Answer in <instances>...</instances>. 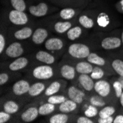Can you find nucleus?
<instances>
[{
	"mask_svg": "<svg viewBox=\"0 0 123 123\" xmlns=\"http://www.w3.org/2000/svg\"><path fill=\"white\" fill-rule=\"evenodd\" d=\"M85 8L74 7H66L61 8L58 12L49 16L52 18L60 19L63 21H73L77 18L80 13Z\"/></svg>",
	"mask_w": 123,
	"mask_h": 123,
	"instance_id": "obj_24",
	"label": "nucleus"
},
{
	"mask_svg": "<svg viewBox=\"0 0 123 123\" xmlns=\"http://www.w3.org/2000/svg\"><path fill=\"white\" fill-rule=\"evenodd\" d=\"M105 54L115 75L123 77V57L119 52H109Z\"/></svg>",
	"mask_w": 123,
	"mask_h": 123,
	"instance_id": "obj_26",
	"label": "nucleus"
},
{
	"mask_svg": "<svg viewBox=\"0 0 123 123\" xmlns=\"http://www.w3.org/2000/svg\"><path fill=\"white\" fill-rule=\"evenodd\" d=\"M118 103H119V105L120 106V108L122 109L121 111H123V92H122V95L120 96V97L118 99Z\"/></svg>",
	"mask_w": 123,
	"mask_h": 123,
	"instance_id": "obj_48",
	"label": "nucleus"
},
{
	"mask_svg": "<svg viewBox=\"0 0 123 123\" xmlns=\"http://www.w3.org/2000/svg\"><path fill=\"white\" fill-rule=\"evenodd\" d=\"M77 24L88 30H94L95 15L94 10L91 6L86 7L76 18Z\"/></svg>",
	"mask_w": 123,
	"mask_h": 123,
	"instance_id": "obj_19",
	"label": "nucleus"
},
{
	"mask_svg": "<svg viewBox=\"0 0 123 123\" xmlns=\"http://www.w3.org/2000/svg\"><path fill=\"white\" fill-rule=\"evenodd\" d=\"M32 55L34 59L35 63L38 64L56 65L59 62L60 59H61L46 49H37L36 51L32 52Z\"/></svg>",
	"mask_w": 123,
	"mask_h": 123,
	"instance_id": "obj_22",
	"label": "nucleus"
},
{
	"mask_svg": "<svg viewBox=\"0 0 123 123\" xmlns=\"http://www.w3.org/2000/svg\"><path fill=\"white\" fill-rule=\"evenodd\" d=\"M9 43L7 27L1 24V31H0V55H2L5 50Z\"/></svg>",
	"mask_w": 123,
	"mask_h": 123,
	"instance_id": "obj_38",
	"label": "nucleus"
},
{
	"mask_svg": "<svg viewBox=\"0 0 123 123\" xmlns=\"http://www.w3.org/2000/svg\"><path fill=\"white\" fill-rule=\"evenodd\" d=\"M27 103L24 99L10 97L5 94L1 97V110L13 116L17 115Z\"/></svg>",
	"mask_w": 123,
	"mask_h": 123,
	"instance_id": "obj_16",
	"label": "nucleus"
},
{
	"mask_svg": "<svg viewBox=\"0 0 123 123\" xmlns=\"http://www.w3.org/2000/svg\"><path fill=\"white\" fill-rule=\"evenodd\" d=\"M72 122L74 123H96V120L92 118H89L84 114H75L73 118Z\"/></svg>",
	"mask_w": 123,
	"mask_h": 123,
	"instance_id": "obj_42",
	"label": "nucleus"
},
{
	"mask_svg": "<svg viewBox=\"0 0 123 123\" xmlns=\"http://www.w3.org/2000/svg\"><path fill=\"white\" fill-rule=\"evenodd\" d=\"M90 76L96 81L98 80L103 79V78L111 77H112V74H111L108 70L103 68V67L94 66V68L92 72L90 74Z\"/></svg>",
	"mask_w": 123,
	"mask_h": 123,
	"instance_id": "obj_37",
	"label": "nucleus"
},
{
	"mask_svg": "<svg viewBox=\"0 0 123 123\" xmlns=\"http://www.w3.org/2000/svg\"><path fill=\"white\" fill-rule=\"evenodd\" d=\"M36 21V20L33 18L27 12L2 7L1 24L7 27H22L34 23Z\"/></svg>",
	"mask_w": 123,
	"mask_h": 123,
	"instance_id": "obj_3",
	"label": "nucleus"
},
{
	"mask_svg": "<svg viewBox=\"0 0 123 123\" xmlns=\"http://www.w3.org/2000/svg\"><path fill=\"white\" fill-rule=\"evenodd\" d=\"M51 81V80H50ZM50 81H34L32 82L30 90L25 97L27 103H30L33 99L39 98L47 88Z\"/></svg>",
	"mask_w": 123,
	"mask_h": 123,
	"instance_id": "obj_25",
	"label": "nucleus"
},
{
	"mask_svg": "<svg viewBox=\"0 0 123 123\" xmlns=\"http://www.w3.org/2000/svg\"><path fill=\"white\" fill-rule=\"evenodd\" d=\"M118 77V78H119V80L121 81V83H122V88H123V77H119V76H117Z\"/></svg>",
	"mask_w": 123,
	"mask_h": 123,
	"instance_id": "obj_50",
	"label": "nucleus"
},
{
	"mask_svg": "<svg viewBox=\"0 0 123 123\" xmlns=\"http://www.w3.org/2000/svg\"><path fill=\"white\" fill-rule=\"evenodd\" d=\"M64 94L68 99L75 102L80 107L86 102L88 95L76 83H69L67 86Z\"/></svg>",
	"mask_w": 123,
	"mask_h": 123,
	"instance_id": "obj_20",
	"label": "nucleus"
},
{
	"mask_svg": "<svg viewBox=\"0 0 123 123\" xmlns=\"http://www.w3.org/2000/svg\"><path fill=\"white\" fill-rule=\"evenodd\" d=\"M99 111V108L86 102L80 106V110H79V113H82L85 116L96 120L97 118L98 117Z\"/></svg>",
	"mask_w": 123,
	"mask_h": 123,
	"instance_id": "obj_34",
	"label": "nucleus"
},
{
	"mask_svg": "<svg viewBox=\"0 0 123 123\" xmlns=\"http://www.w3.org/2000/svg\"><path fill=\"white\" fill-rule=\"evenodd\" d=\"M114 7L117 12L123 14V0H119V1L116 2Z\"/></svg>",
	"mask_w": 123,
	"mask_h": 123,
	"instance_id": "obj_47",
	"label": "nucleus"
},
{
	"mask_svg": "<svg viewBox=\"0 0 123 123\" xmlns=\"http://www.w3.org/2000/svg\"><path fill=\"white\" fill-rule=\"evenodd\" d=\"M37 26V22L17 27H7L9 43L14 41H27L30 39Z\"/></svg>",
	"mask_w": 123,
	"mask_h": 123,
	"instance_id": "obj_13",
	"label": "nucleus"
},
{
	"mask_svg": "<svg viewBox=\"0 0 123 123\" xmlns=\"http://www.w3.org/2000/svg\"><path fill=\"white\" fill-rule=\"evenodd\" d=\"M89 6L93 8L95 15L94 31L111 32L120 26V21L114 10L105 5L103 1L94 0Z\"/></svg>",
	"mask_w": 123,
	"mask_h": 123,
	"instance_id": "obj_2",
	"label": "nucleus"
},
{
	"mask_svg": "<svg viewBox=\"0 0 123 123\" xmlns=\"http://www.w3.org/2000/svg\"><path fill=\"white\" fill-rule=\"evenodd\" d=\"M31 83L32 82L27 77L19 78L6 89L4 94L10 97L25 100V97L30 90Z\"/></svg>",
	"mask_w": 123,
	"mask_h": 123,
	"instance_id": "obj_11",
	"label": "nucleus"
},
{
	"mask_svg": "<svg viewBox=\"0 0 123 123\" xmlns=\"http://www.w3.org/2000/svg\"><path fill=\"white\" fill-rule=\"evenodd\" d=\"M81 89L88 94L90 95L94 93L95 80L90 76V74H81L78 75L76 83Z\"/></svg>",
	"mask_w": 123,
	"mask_h": 123,
	"instance_id": "obj_27",
	"label": "nucleus"
},
{
	"mask_svg": "<svg viewBox=\"0 0 123 123\" xmlns=\"http://www.w3.org/2000/svg\"><path fill=\"white\" fill-rule=\"evenodd\" d=\"M121 39H122V46H123V25H122V28L121 29Z\"/></svg>",
	"mask_w": 123,
	"mask_h": 123,
	"instance_id": "obj_49",
	"label": "nucleus"
},
{
	"mask_svg": "<svg viewBox=\"0 0 123 123\" xmlns=\"http://www.w3.org/2000/svg\"><path fill=\"white\" fill-rule=\"evenodd\" d=\"M40 100L41 101L38 105V112L40 117H47L58 111V105L48 103L43 99Z\"/></svg>",
	"mask_w": 123,
	"mask_h": 123,
	"instance_id": "obj_33",
	"label": "nucleus"
},
{
	"mask_svg": "<svg viewBox=\"0 0 123 123\" xmlns=\"http://www.w3.org/2000/svg\"><path fill=\"white\" fill-rule=\"evenodd\" d=\"M69 43V42L66 40L64 36L52 34L43 43V47L44 48V49L62 58V57L66 53Z\"/></svg>",
	"mask_w": 123,
	"mask_h": 123,
	"instance_id": "obj_10",
	"label": "nucleus"
},
{
	"mask_svg": "<svg viewBox=\"0 0 123 123\" xmlns=\"http://www.w3.org/2000/svg\"><path fill=\"white\" fill-rule=\"evenodd\" d=\"M37 24L46 26L54 35L64 36L72 27L77 24L76 19L73 21H63L60 19L52 18L49 16L41 18L36 21Z\"/></svg>",
	"mask_w": 123,
	"mask_h": 123,
	"instance_id": "obj_7",
	"label": "nucleus"
},
{
	"mask_svg": "<svg viewBox=\"0 0 123 123\" xmlns=\"http://www.w3.org/2000/svg\"><path fill=\"white\" fill-rule=\"evenodd\" d=\"M93 50L104 52H119L123 48L121 39V29H115L111 32L94 31L86 40Z\"/></svg>",
	"mask_w": 123,
	"mask_h": 123,
	"instance_id": "obj_1",
	"label": "nucleus"
},
{
	"mask_svg": "<svg viewBox=\"0 0 123 123\" xmlns=\"http://www.w3.org/2000/svg\"><path fill=\"white\" fill-rule=\"evenodd\" d=\"M26 77L31 81H50L58 78L56 65L35 63L26 72Z\"/></svg>",
	"mask_w": 123,
	"mask_h": 123,
	"instance_id": "obj_4",
	"label": "nucleus"
},
{
	"mask_svg": "<svg viewBox=\"0 0 123 123\" xmlns=\"http://www.w3.org/2000/svg\"><path fill=\"white\" fill-rule=\"evenodd\" d=\"M27 13L35 19H41L51 16L61 9L47 0H32L27 2Z\"/></svg>",
	"mask_w": 123,
	"mask_h": 123,
	"instance_id": "obj_6",
	"label": "nucleus"
},
{
	"mask_svg": "<svg viewBox=\"0 0 123 123\" xmlns=\"http://www.w3.org/2000/svg\"><path fill=\"white\" fill-rule=\"evenodd\" d=\"M75 114H65L57 111L48 118L49 123H70L72 122Z\"/></svg>",
	"mask_w": 123,
	"mask_h": 123,
	"instance_id": "obj_32",
	"label": "nucleus"
},
{
	"mask_svg": "<svg viewBox=\"0 0 123 123\" xmlns=\"http://www.w3.org/2000/svg\"><path fill=\"white\" fill-rule=\"evenodd\" d=\"M41 102L40 99H34L26 104L17 114V121L24 123H30L35 121L39 117L38 105Z\"/></svg>",
	"mask_w": 123,
	"mask_h": 123,
	"instance_id": "obj_15",
	"label": "nucleus"
},
{
	"mask_svg": "<svg viewBox=\"0 0 123 123\" xmlns=\"http://www.w3.org/2000/svg\"><path fill=\"white\" fill-rule=\"evenodd\" d=\"M63 57H65V56H63ZM65 58H68L73 63L78 74H90L94 68V65H93L90 62H88L86 59L74 60V59H72V58H70L68 57H65Z\"/></svg>",
	"mask_w": 123,
	"mask_h": 123,
	"instance_id": "obj_29",
	"label": "nucleus"
},
{
	"mask_svg": "<svg viewBox=\"0 0 123 123\" xmlns=\"http://www.w3.org/2000/svg\"><path fill=\"white\" fill-rule=\"evenodd\" d=\"M67 99H68L67 96L64 93H62V94H55V95L50 96V97L46 98L45 99H43V100H45V101H47L48 103H50L52 104L58 105L63 103V102H65Z\"/></svg>",
	"mask_w": 123,
	"mask_h": 123,
	"instance_id": "obj_40",
	"label": "nucleus"
},
{
	"mask_svg": "<svg viewBox=\"0 0 123 123\" xmlns=\"http://www.w3.org/2000/svg\"><path fill=\"white\" fill-rule=\"evenodd\" d=\"M27 2H29V1H32V0H27Z\"/></svg>",
	"mask_w": 123,
	"mask_h": 123,
	"instance_id": "obj_52",
	"label": "nucleus"
},
{
	"mask_svg": "<svg viewBox=\"0 0 123 123\" xmlns=\"http://www.w3.org/2000/svg\"><path fill=\"white\" fill-rule=\"evenodd\" d=\"M99 1H104V0H99Z\"/></svg>",
	"mask_w": 123,
	"mask_h": 123,
	"instance_id": "obj_53",
	"label": "nucleus"
},
{
	"mask_svg": "<svg viewBox=\"0 0 123 123\" xmlns=\"http://www.w3.org/2000/svg\"><path fill=\"white\" fill-rule=\"evenodd\" d=\"M86 60L94 66H100L105 69L112 74V76L115 75L114 72H113L112 69H111V67L108 58L107 57L105 52H101V51H97V50H93L89 54Z\"/></svg>",
	"mask_w": 123,
	"mask_h": 123,
	"instance_id": "obj_21",
	"label": "nucleus"
},
{
	"mask_svg": "<svg viewBox=\"0 0 123 123\" xmlns=\"http://www.w3.org/2000/svg\"><path fill=\"white\" fill-rule=\"evenodd\" d=\"M51 4L57 6L60 8L66 7H78L74 0H47Z\"/></svg>",
	"mask_w": 123,
	"mask_h": 123,
	"instance_id": "obj_41",
	"label": "nucleus"
},
{
	"mask_svg": "<svg viewBox=\"0 0 123 123\" xmlns=\"http://www.w3.org/2000/svg\"><path fill=\"white\" fill-rule=\"evenodd\" d=\"M119 114L114 115L113 123H123V111H119Z\"/></svg>",
	"mask_w": 123,
	"mask_h": 123,
	"instance_id": "obj_46",
	"label": "nucleus"
},
{
	"mask_svg": "<svg viewBox=\"0 0 123 123\" xmlns=\"http://www.w3.org/2000/svg\"><path fill=\"white\" fill-rule=\"evenodd\" d=\"M34 64V59L32 53H30L13 60L1 62V71L7 70L13 72H26Z\"/></svg>",
	"mask_w": 123,
	"mask_h": 123,
	"instance_id": "obj_8",
	"label": "nucleus"
},
{
	"mask_svg": "<svg viewBox=\"0 0 123 123\" xmlns=\"http://www.w3.org/2000/svg\"><path fill=\"white\" fill-rule=\"evenodd\" d=\"M35 51V48L27 41H14L10 42L1 55V62L16 59Z\"/></svg>",
	"mask_w": 123,
	"mask_h": 123,
	"instance_id": "obj_5",
	"label": "nucleus"
},
{
	"mask_svg": "<svg viewBox=\"0 0 123 123\" xmlns=\"http://www.w3.org/2000/svg\"><path fill=\"white\" fill-rule=\"evenodd\" d=\"M119 108L117 107V103L108 104L105 106L99 108L98 117L101 118H105L114 116L119 111Z\"/></svg>",
	"mask_w": 123,
	"mask_h": 123,
	"instance_id": "obj_35",
	"label": "nucleus"
},
{
	"mask_svg": "<svg viewBox=\"0 0 123 123\" xmlns=\"http://www.w3.org/2000/svg\"><path fill=\"white\" fill-rule=\"evenodd\" d=\"M58 77L62 78L69 83H77L78 73L73 63L65 57H63L57 63Z\"/></svg>",
	"mask_w": 123,
	"mask_h": 123,
	"instance_id": "obj_12",
	"label": "nucleus"
},
{
	"mask_svg": "<svg viewBox=\"0 0 123 123\" xmlns=\"http://www.w3.org/2000/svg\"><path fill=\"white\" fill-rule=\"evenodd\" d=\"M52 35L50 30L44 25L37 24V26L29 40V43L36 49L43 47L47 38Z\"/></svg>",
	"mask_w": 123,
	"mask_h": 123,
	"instance_id": "obj_17",
	"label": "nucleus"
},
{
	"mask_svg": "<svg viewBox=\"0 0 123 123\" xmlns=\"http://www.w3.org/2000/svg\"><path fill=\"white\" fill-rule=\"evenodd\" d=\"M114 116H111L105 118H101V117H97L96 119L97 123H113L114 122Z\"/></svg>",
	"mask_w": 123,
	"mask_h": 123,
	"instance_id": "obj_45",
	"label": "nucleus"
},
{
	"mask_svg": "<svg viewBox=\"0 0 123 123\" xmlns=\"http://www.w3.org/2000/svg\"><path fill=\"white\" fill-rule=\"evenodd\" d=\"M14 116L2 110L0 111V123H7L13 120Z\"/></svg>",
	"mask_w": 123,
	"mask_h": 123,
	"instance_id": "obj_43",
	"label": "nucleus"
},
{
	"mask_svg": "<svg viewBox=\"0 0 123 123\" xmlns=\"http://www.w3.org/2000/svg\"><path fill=\"white\" fill-rule=\"evenodd\" d=\"M21 77V72H13L7 70H3L0 72V86L1 89L5 88V92L6 89L10 86V84H12ZM2 94V95L4 94Z\"/></svg>",
	"mask_w": 123,
	"mask_h": 123,
	"instance_id": "obj_28",
	"label": "nucleus"
},
{
	"mask_svg": "<svg viewBox=\"0 0 123 123\" xmlns=\"http://www.w3.org/2000/svg\"><path fill=\"white\" fill-rule=\"evenodd\" d=\"M93 51L91 45L86 41H77L69 43L63 56L74 60H84Z\"/></svg>",
	"mask_w": 123,
	"mask_h": 123,
	"instance_id": "obj_9",
	"label": "nucleus"
},
{
	"mask_svg": "<svg viewBox=\"0 0 123 123\" xmlns=\"http://www.w3.org/2000/svg\"><path fill=\"white\" fill-rule=\"evenodd\" d=\"M90 31L83 28L79 25H74L72 27L64 37L69 43L70 42H77V41H86L88 37L90 35Z\"/></svg>",
	"mask_w": 123,
	"mask_h": 123,
	"instance_id": "obj_23",
	"label": "nucleus"
},
{
	"mask_svg": "<svg viewBox=\"0 0 123 123\" xmlns=\"http://www.w3.org/2000/svg\"><path fill=\"white\" fill-rule=\"evenodd\" d=\"M86 102L91 104L92 105H94L99 108H101L104 106H105L108 104H110V103L108 100L103 97L99 96V94L96 93H93L90 95H88Z\"/></svg>",
	"mask_w": 123,
	"mask_h": 123,
	"instance_id": "obj_36",
	"label": "nucleus"
},
{
	"mask_svg": "<svg viewBox=\"0 0 123 123\" xmlns=\"http://www.w3.org/2000/svg\"><path fill=\"white\" fill-rule=\"evenodd\" d=\"M119 54L122 55V56L123 57V48H122L121 50H119Z\"/></svg>",
	"mask_w": 123,
	"mask_h": 123,
	"instance_id": "obj_51",
	"label": "nucleus"
},
{
	"mask_svg": "<svg viewBox=\"0 0 123 123\" xmlns=\"http://www.w3.org/2000/svg\"><path fill=\"white\" fill-rule=\"evenodd\" d=\"M94 0H74L78 7L86 8L90 5Z\"/></svg>",
	"mask_w": 123,
	"mask_h": 123,
	"instance_id": "obj_44",
	"label": "nucleus"
},
{
	"mask_svg": "<svg viewBox=\"0 0 123 123\" xmlns=\"http://www.w3.org/2000/svg\"><path fill=\"white\" fill-rule=\"evenodd\" d=\"M69 84V82L62 79V78H55V79L51 80L48 84L47 88L43 93V94L38 98V99H45L46 98L58 94L64 93L66 88ZM34 100V99H33Z\"/></svg>",
	"mask_w": 123,
	"mask_h": 123,
	"instance_id": "obj_18",
	"label": "nucleus"
},
{
	"mask_svg": "<svg viewBox=\"0 0 123 123\" xmlns=\"http://www.w3.org/2000/svg\"><path fill=\"white\" fill-rule=\"evenodd\" d=\"M80 106L70 99L58 105V111L65 114H79Z\"/></svg>",
	"mask_w": 123,
	"mask_h": 123,
	"instance_id": "obj_31",
	"label": "nucleus"
},
{
	"mask_svg": "<svg viewBox=\"0 0 123 123\" xmlns=\"http://www.w3.org/2000/svg\"><path fill=\"white\" fill-rule=\"evenodd\" d=\"M94 93L106 99L110 103H118V99L115 97L110 77L103 78L95 81Z\"/></svg>",
	"mask_w": 123,
	"mask_h": 123,
	"instance_id": "obj_14",
	"label": "nucleus"
},
{
	"mask_svg": "<svg viewBox=\"0 0 123 123\" xmlns=\"http://www.w3.org/2000/svg\"><path fill=\"white\" fill-rule=\"evenodd\" d=\"M110 80L111 83L112 84V87L114 92V94L115 97H117V99H119V98L120 97V96L122 95V92H123V88H122V84L121 83V81L119 80V78L117 76L114 75L110 77Z\"/></svg>",
	"mask_w": 123,
	"mask_h": 123,
	"instance_id": "obj_39",
	"label": "nucleus"
},
{
	"mask_svg": "<svg viewBox=\"0 0 123 123\" xmlns=\"http://www.w3.org/2000/svg\"><path fill=\"white\" fill-rule=\"evenodd\" d=\"M1 3L2 7L27 12L28 3L27 0H1Z\"/></svg>",
	"mask_w": 123,
	"mask_h": 123,
	"instance_id": "obj_30",
	"label": "nucleus"
}]
</instances>
